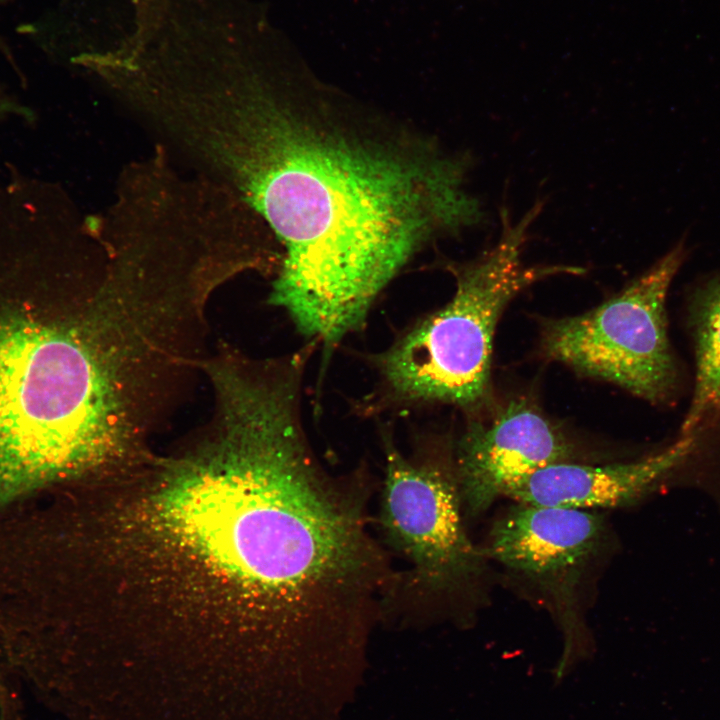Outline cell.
Here are the masks:
<instances>
[{
	"label": "cell",
	"instance_id": "1",
	"mask_svg": "<svg viewBox=\"0 0 720 720\" xmlns=\"http://www.w3.org/2000/svg\"><path fill=\"white\" fill-rule=\"evenodd\" d=\"M180 143L273 232L271 301L327 345L362 325L419 249L486 219L463 187L469 154L294 81L202 85L184 105Z\"/></svg>",
	"mask_w": 720,
	"mask_h": 720
},
{
	"label": "cell",
	"instance_id": "2",
	"mask_svg": "<svg viewBox=\"0 0 720 720\" xmlns=\"http://www.w3.org/2000/svg\"><path fill=\"white\" fill-rule=\"evenodd\" d=\"M155 346L122 300L75 315L0 313V509L46 485L122 464L155 424Z\"/></svg>",
	"mask_w": 720,
	"mask_h": 720
},
{
	"label": "cell",
	"instance_id": "3",
	"mask_svg": "<svg viewBox=\"0 0 720 720\" xmlns=\"http://www.w3.org/2000/svg\"><path fill=\"white\" fill-rule=\"evenodd\" d=\"M545 201L538 199L521 220L511 223L500 208L502 231L496 245L454 269L451 300L403 335L379 359L385 387L407 402L471 407L489 389L492 342L498 318L520 291L558 274H582L566 265L525 266L521 253L527 231Z\"/></svg>",
	"mask_w": 720,
	"mask_h": 720
},
{
	"label": "cell",
	"instance_id": "4",
	"mask_svg": "<svg viewBox=\"0 0 720 720\" xmlns=\"http://www.w3.org/2000/svg\"><path fill=\"white\" fill-rule=\"evenodd\" d=\"M685 256L679 242L606 302L547 322L542 333L545 354L648 401L669 400L678 371L667 335L665 302Z\"/></svg>",
	"mask_w": 720,
	"mask_h": 720
},
{
	"label": "cell",
	"instance_id": "5",
	"mask_svg": "<svg viewBox=\"0 0 720 720\" xmlns=\"http://www.w3.org/2000/svg\"><path fill=\"white\" fill-rule=\"evenodd\" d=\"M385 455L378 524L409 566L398 604L404 596L424 604L457 593L480 575L484 552L465 531L455 466L408 459L391 444Z\"/></svg>",
	"mask_w": 720,
	"mask_h": 720
},
{
	"label": "cell",
	"instance_id": "6",
	"mask_svg": "<svg viewBox=\"0 0 720 720\" xmlns=\"http://www.w3.org/2000/svg\"><path fill=\"white\" fill-rule=\"evenodd\" d=\"M564 434L523 399L490 420L471 423L458 443L455 471L462 503L471 513L487 509L510 484L546 466L567 462Z\"/></svg>",
	"mask_w": 720,
	"mask_h": 720
},
{
	"label": "cell",
	"instance_id": "7",
	"mask_svg": "<svg viewBox=\"0 0 720 720\" xmlns=\"http://www.w3.org/2000/svg\"><path fill=\"white\" fill-rule=\"evenodd\" d=\"M605 532L598 514L585 509L518 503L495 522L485 554L541 582L583 567Z\"/></svg>",
	"mask_w": 720,
	"mask_h": 720
},
{
	"label": "cell",
	"instance_id": "8",
	"mask_svg": "<svg viewBox=\"0 0 720 720\" xmlns=\"http://www.w3.org/2000/svg\"><path fill=\"white\" fill-rule=\"evenodd\" d=\"M695 443L696 434L682 435L665 450L630 463H555L510 484L502 496L517 503L585 510L626 506L648 494L691 453Z\"/></svg>",
	"mask_w": 720,
	"mask_h": 720
},
{
	"label": "cell",
	"instance_id": "9",
	"mask_svg": "<svg viewBox=\"0 0 720 720\" xmlns=\"http://www.w3.org/2000/svg\"><path fill=\"white\" fill-rule=\"evenodd\" d=\"M695 383L682 435L697 430L720 411V274L703 284L690 306Z\"/></svg>",
	"mask_w": 720,
	"mask_h": 720
},
{
	"label": "cell",
	"instance_id": "10",
	"mask_svg": "<svg viewBox=\"0 0 720 720\" xmlns=\"http://www.w3.org/2000/svg\"><path fill=\"white\" fill-rule=\"evenodd\" d=\"M11 112H18L16 106L9 99L0 94V116Z\"/></svg>",
	"mask_w": 720,
	"mask_h": 720
}]
</instances>
